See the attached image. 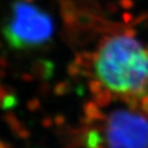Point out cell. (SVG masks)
Returning <instances> with one entry per match:
<instances>
[{
    "mask_svg": "<svg viewBox=\"0 0 148 148\" xmlns=\"http://www.w3.org/2000/svg\"><path fill=\"white\" fill-rule=\"evenodd\" d=\"M92 65L102 92L148 116V49L136 37L129 33L105 36Z\"/></svg>",
    "mask_w": 148,
    "mask_h": 148,
    "instance_id": "cell-1",
    "label": "cell"
},
{
    "mask_svg": "<svg viewBox=\"0 0 148 148\" xmlns=\"http://www.w3.org/2000/svg\"><path fill=\"white\" fill-rule=\"evenodd\" d=\"M3 36L12 49H31L47 42L55 32L51 16L35 4L18 0L12 4Z\"/></svg>",
    "mask_w": 148,
    "mask_h": 148,
    "instance_id": "cell-2",
    "label": "cell"
},
{
    "mask_svg": "<svg viewBox=\"0 0 148 148\" xmlns=\"http://www.w3.org/2000/svg\"><path fill=\"white\" fill-rule=\"evenodd\" d=\"M102 141L107 148H148V116L130 107L111 111Z\"/></svg>",
    "mask_w": 148,
    "mask_h": 148,
    "instance_id": "cell-3",
    "label": "cell"
}]
</instances>
